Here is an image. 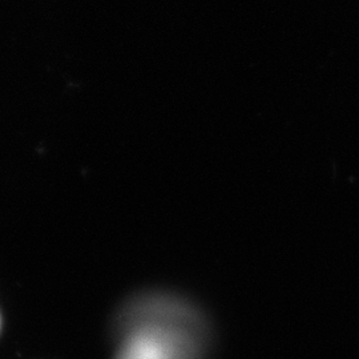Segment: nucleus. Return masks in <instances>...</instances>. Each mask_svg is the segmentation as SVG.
<instances>
[{
    "label": "nucleus",
    "instance_id": "nucleus-1",
    "mask_svg": "<svg viewBox=\"0 0 359 359\" xmlns=\"http://www.w3.org/2000/svg\"><path fill=\"white\" fill-rule=\"evenodd\" d=\"M132 333L117 359H194L198 338L191 313L167 299L144 301L132 311Z\"/></svg>",
    "mask_w": 359,
    "mask_h": 359
}]
</instances>
